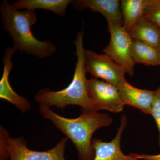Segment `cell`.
<instances>
[{
	"label": "cell",
	"instance_id": "obj_1",
	"mask_svg": "<svg viewBox=\"0 0 160 160\" xmlns=\"http://www.w3.org/2000/svg\"><path fill=\"white\" fill-rule=\"evenodd\" d=\"M40 113L50 121L59 131L69 139L75 146L79 160H93L95 152L92 138L100 128L110 126L112 118L106 113L82 109L79 116L68 118L50 109L39 106Z\"/></svg>",
	"mask_w": 160,
	"mask_h": 160
},
{
	"label": "cell",
	"instance_id": "obj_2",
	"mask_svg": "<svg viewBox=\"0 0 160 160\" xmlns=\"http://www.w3.org/2000/svg\"><path fill=\"white\" fill-rule=\"evenodd\" d=\"M0 14L2 27L9 33L17 50L42 59L56 52V46L51 40L40 41L32 33V27L37 20L35 10L20 11L3 0L0 3Z\"/></svg>",
	"mask_w": 160,
	"mask_h": 160
},
{
	"label": "cell",
	"instance_id": "obj_3",
	"mask_svg": "<svg viewBox=\"0 0 160 160\" xmlns=\"http://www.w3.org/2000/svg\"><path fill=\"white\" fill-rule=\"evenodd\" d=\"M83 29L78 32L73 41L77 58L74 75L71 82L65 89L53 91L43 88L38 92L35 99L39 106L50 108L56 107L64 109L66 106H78L82 109L91 110V102L88 95L86 71L85 66V50Z\"/></svg>",
	"mask_w": 160,
	"mask_h": 160
},
{
	"label": "cell",
	"instance_id": "obj_4",
	"mask_svg": "<svg viewBox=\"0 0 160 160\" xmlns=\"http://www.w3.org/2000/svg\"><path fill=\"white\" fill-rule=\"evenodd\" d=\"M108 24L110 42L103 51L122 67L126 73L132 77L135 65L131 54L133 39L122 25L113 22H108Z\"/></svg>",
	"mask_w": 160,
	"mask_h": 160
},
{
	"label": "cell",
	"instance_id": "obj_5",
	"mask_svg": "<svg viewBox=\"0 0 160 160\" xmlns=\"http://www.w3.org/2000/svg\"><path fill=\"white\" fill-rule=\"evenodd\" d=\"M85 66L86 72L92 78L101 79L115 87L126 80L125 69L106 53L98 54L85 49Z\"/></svg>",
	"mask_w": 160,
	"mask_h": 160
},
{
	"label": "cell",
	"instance_id": "obj_6",
	"mask_svg": "<svg viewBox=\"0 0 160 160\" xmlns=\"http://www.w3.org/2000/svg\"><path fill=\"white\" fill-rule=\"evenodd\" d=\"M87 88L93 111L107 110L114 113L122 111L125 106L115 86L92 78L87 81Z\"/></svg>",
	"mask_w": 160,
	"mask_h": 160
},
{
	"label": "cell",
	"instance_id": "obj_7",
	"mask_svg": "<svg viewBox=\"0 0 160 160\" xmlns=\"http://www.w3.org/2000/svg\"><path fill=\"white\" fill-rule=\"evenodd\" d=\"M67 138H64L52 149L45 151L29 149L23 137L9 138L8 143L9 160H66L65 149Z\"/></svg>",
	"mask_w": 160,
	"mask_h": 160
},
{
	"label": "cell",
	"instance_id": "obj_8",
	"mask_svg": "<svg viewBox=\"0 0 160 160\" xmlns=\"http://www.w3.org/2000/svg\"><path fill=\"white\" fill-rule=\"evenodd\" d=\"M17 50L14 46H9L6 48L3 56L4 69L0 80V98L8 101L15 106L21 112L26 113L31 109V103L26 98L15 91L9 82V74L13 65L12 58Z\"/></svg>",
	"mask_w": 160,
	"mask_h": 160
},
{
	"label": "cell",
	"instance_id": "obj_9",
	"mask_svg": "<svg viewBox=\"0 0 160 160\" xmlns=\"http://www.w3.org/2000/svg\"><path fill=\"white\" fill-rule=\"evenodd\" d=\"M127 122L126 116L122 115L117 132L114 138L110 142H103L99 139L92 140V146L95 152L93 160H142L136 158L132 153L126 155L121 150L122 134Z\"/></svg>",
	"mask_w": 160,
	"mask_h": 160
},
{
	"label": "cell",
	"instance_id": "obj_10",
	"mask_svg": "<svg viewBox=\"0 0 160 160\" xmlns=\"http://www.w3.org/2000/svg\"><path fill=\"white\" fill-rule=\"evenodd\" d=\"M117 88L124 106H132L145 114L151 115L156 90L138 89L132 86L126 80Z\"/></svg>",
	"mask_w": 160,
	"mask_h": 160
},
{
	"label": "cell",
	"instance_id": "obj_11",
	"mask_svg": "<svg viewBox=\"0 0 160 160\" xmlns=\"http://www.w3.org/2000/svg\"><path fill=\"white\" fill-rule=\"evenodd\" d=\"M72 7L78 10L86 9L98 12L107 22H113L123 26V19L119 0H73Z\"/></svg>",
	"mask_w": 160,
	"mask_h": 160
},
{
	"label": "cell",
	"instance_id": "obj_12",
	"mask_svg": "<svg viewBox=\"0 0 160 160\" xmlns=\"http://www.w3.org/2000/svg\"><path fill=\"white\" fill-rule=\"evenodd\" d=\"M72 0H19L12 6L18 10L42 9L49 10L61 17L66 16V9Z\"/></svg>",
	"mask_w": 160,
	"mask_h": 160
},
{
	"label": "cell",
	"instance_id": "obj_13",
	"mask_svg": "<svg viewBox=\"0 0 160 160\" xmlns=\"http://www.w3.org/2000/svg\"><path fill=\"white\" fill-rule=\"evenodd\" d=\"M132 38L138 40L160 49V28L144 17L129 32Z\"/></svg>",
	"mask_w": 160,
	"mask_h": 160
},
{
	"label": "cell",
	"instance_id": "obj_14",
	"mask_svg": "<svg viewBox=\"0 0 160 160\" xmlns=\"http://www.w3.org/2000/svg\"><path fill=\"white\" fill-rule=\"evenodd\" d=\"M132 57L135 64L160 66V49L138 40H132Z\"/></svg>",
	"mask_w": 160,
	"mask_h": 160
},
{
	"label": "cell",
	"instance_id": "obj_15",
	"mask_svg": "<svg viewBox=\"0 0 160 160\" xmlns=\"http://www.w3.org/2000/svg\"><path fill=\"white\" fill-rule=\"evenodd\" d=\"M147 0H122L123 26L128 32L143 17Z\"/></svg>",
	"mask_w": 160,
	"mask_h": 160
},
{
	"label": "cell",
	"instance_id": "obj_16",
	"mask_svg": "<svg viewBox=\"0 0 160 160\" xmlns=\"http://www.w3.org/2000/svg\"><path fill=\"white\" fill-rule=\"evenodd\" d=\"M143 17L160 28V0H147Z\"/></svg>",
	"mask_w": 160,
	"mask_h": 160
},
{
	"label": "cell",
	"instance_id": "obj_17",
	"mask_svg": "<svg viewBox=\"0 0 160 160\" xmlns=\"http://www.w3.org/2000/svg\"><path fill=\"white\" fill-rule=\"evenodd\" d=\"M9 132L3 126H0V160H8L10 156L8 150L9 138Z\"/></svg>",
	"mask_w": 160,
	"mask_h": 160
},
{
	"label": "cell",
	"instance_id": "obj_18",
	"mask_svg": "<svg viewBox=\"0 0 160 160\" xmlns=\"http://www.w3.org/2000/svg\"><path fill=\"white\" fill-rule=\"evenodd\" d=\"M151 115L156 123L159 131V145L160 148V86L156 90Z\"/></svg>",
	"mask_w": 160,
	"mask_h": 160
},
{
	"label": "cell",
	"instance_id": "obj_19",
	"mask_svg": "<svg viewBox=\"0 0 160 160\" xmlns=\"http://www.w3.org/2000/svg\"><path fill=\"white\" fill-rule=\"evenodd\" d=\"M132 154L140 160H160V153L156 155L139 154L136 153H132Z\"/></svg>",
	"mask_w": 160,
	"mask_h": 160
}]
</instances>
